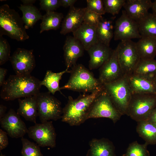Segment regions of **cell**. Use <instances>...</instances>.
<instances>
[{
	"label": "cell",
	"instance_id": "6da1fadb",
	"mask_svg": "<svg viewBox=\"0 0 156 156\" xmlns=\"http://www.w3.org/2000/svg\"><path fill=\"white\" fill-rule=\"evenodd\" d=\"M41 86V81L31 74L10 75L1 86L0 97L9 101L37 95Z\"/></svg>",
	"mask_w": 156,
	"mask_h": 156
},
{
	"label": "cell",
	"instance_id": "7a4b0ae2",
	"mask_svg": "<svg viewBox=\"0 0 156 156\" xmlns=\"http://www.w3.org/2000/svg\"><path fill=\"white\" fill-rule=\"evenodd\" d=\"M103 86L89 94H84L74 99L68 97L66 104L63 108L61 121L71 126H78L87 120L90 107L96 98L104 90Z\"/></svg>",
	"mask_w": 156,
	"mask_h": 156
},
{
	"label": "cell",
	"instance_id": "3957f363",
	"mask_svg": "<svg viewBox=\"0 0 156 156\" xmlns=\"http://www.w3.org/2000/svg\"><path fill=\"white\" fill-rule=\"evenodd\" d=\"M22 17L15 10L5 4L0 7V36L5 35L18 41L29 38Z\"/></svg>",
	"mask_w": 156,
	"mask_h": 156
},
{
	"label": "cell",
	"instance_id": "277c9868",
	"mask_svg": "<svg viewBox=\"0 0 156 156\" xmlns=\"http://www.w3.org/2000/svg\"><path fill=\"white\" fill-rule=\"evenodd\" d=\"M70 75L67 82L60 89H67L82 92L92 93L101 88L103 85L93 73L81 64L72 67Z\"/></svg>",
	"mask_w": 156,
	"mask_h": 156
},
{
	"label": "cell",
	"instance_id": "5b68a950",
	"mask_svg": "<svg viewBox=\"0 0 156 156\" xmlns=\"http://www.w3.org/2000/svg\"><path fill=\"white\" fill-rule=\"evenodd\" d=\"M103 85L105 90L116 109L122 115H127L132 93L127 76L124 75L116 81Z\"/></svg>",
	"mask_w": 156,
	"mask_h": 156
},
{
	"label": "cell",
	"instance_id": "8992f818",
	"mask_svg": "<svg viewBox=\"0 0 156 156\" xmlns=\"http://www.w3.org/2000/svg\"><path fill=\"white\" fill-rule=\"evenodd\" d=\"M156 107V94H132L127 116L137 122L146 120Z\"/></svg>",
	"mask_w": 156,
	"mask_h": 156
},
{
	"label": "cell",
	"instance_id": "52a82bcc",
	"mask_svg": "<svg viewBox=\"0 0 156 156\" xmlns=\"http://www.w3.org/2000/svg\"><path fill=\"white\" fill-rule=\"evenodd\" d=\"M36 97L38 116L41 123L61 118L63 108L60 101L49 92H40Z\"/></svg>",
	"mask_w": 156,
	"mask_h": 156
},
{
	"label": "cell",
	"instance_id": "ba28073f",
	"mask_svg": "<svg viewBox=\"0 0 156 156\" xmlns=\"http://www.w3.org/2000/svg\"><path fill=\"white\" fill-rule=\"evenodd\" d=\"M116 48L118 62L123 75L132 74L140 60L136 42L131 40L121 41Z\"/></svg>",
	"mask_w": 156,
	"mask_h": 156
},
{
	"label": "cell",
	"instance_id": "9c48e42d",
	"mask_svg": "<svg viewBox=\"0 0 156 156\" xmlns=\"http://www.w3.org/2000/svg\"><path fill=\"white\" fill-rule=\"evenodd\" d=\"M122 115L115 108L108 95L104 90L96 98L89 109L87 120L90 118H107L114 123Z\"/></svg>",
	"mask_w": 156,
	"mask_h": 156
},
{
	"label": "cell",
	"instance_id": "30bf717a",
	"mask_svg": "<svg viewBox=\"0 0 156 156\" xmlns=\"http://www.w3.org/2000/svg\"><path fill=\"white\" fill-rule=\"evenodd\" d=\"M27 134L40 146L55 147L56 134L52 121L35 124L28 128Z\"/></svg>",
	"mask_w": 156,
	"mask_h": 156
},
{
	"label": "cell",
	"instance_id": "8fae6325",
	"mask_svg": "<svg viewBox=\"0 0 156 156\" xmlns=\"http://www.w3.org/2000/svg\"><path fill=\"white\" fill-rule=\"evenodd\" d=\"M142 37L138 23L129 17L125 10L116 21L114 28V39L120 41L140 39Z\"/></svg>",
	"mask_w": 156,
	"mask_h": 156
},
{
	"label": "cell",
	"instance_id": "7c38bea8",
	"mask_svg": "<svg viewBox=\"0 0 156 156\" xmlns=\"http://www.w3.org/2000/svg\"><path fill=\"white\" fill-rule=\"evenodd\" d=\"M16 75H30L36 66L33 50L18 48L10 56V60Z\"/></svg>",
	"mask_w": 156,
	"mask_h": 156
},
{
	"label": "cell",
	"instance_id": "4fadbf2b",
	"mask_svg": "<svg viewBox=\"0 0 156 156\" xmlns=\"http://www.w3.org/2000/svg\"><path fill=\"white\" fill-rule=\"evenodd\" d=\"M1 127L12 138H22L27 133L28 129L19 115L12 109L0 119Z\"/></svg>",
	"mask_w": 156,
	"mask_h": 156
},
{
	"label": "cell",
	"instance_id": "5bb4252c",
	"mask_svg": "<svg viewBox=\"0 0 156 156\" xmlns=\"http://www.w3.org/2000/svg\"><path fill=\"white\" fill-rule=\"evenodd\" d=\"M99 73L98 79L103 85L116 81L124 75L118 62L116 48L99 68Z\"/></svg>",
	"mask_w": 156,
	"mask_h": 156
},
{
	"label": "cell",
	"instance_id": "9a60e30c",
	"mask_svg": "<svg viewBox=\"0 0 156 156\" xmlns=\"http://www.w3.org/2000/svg\"><path fill=\"white\" fill-rule=\"evenodd\" d=\"M63 50L65 64L68 69L76 64L77 60L83 55L85 50L79 41L71 36L66 37Z\"/></svg>",
	"mask_w": 156,
	"mask_h": 156
},
{
	"label": "cell",
	"instance_id": "2e32d148",
	"mask_svg": "<svg viewBox=\"0 0 156 156\" xmlns=\"http://www.w3.org/2000/svg\"><path fill=\"white\" fill-rule=\"evenodd\" d=\"M152 3L151 0H126L123 7L127 15L138 23L148 14Z\"/></svg>",
	"mask_w": 156,
	"mask_h": 156
},
{
	"label": "cell",
	"instance_id": "e0dca14e",
	"mask_svg": "<svg viewBox=\"0 0 156 156\" xmlns=\"http://www.w3.org/2000/svg\"><path fill=\"white\" fill-rule=\"evenodd\" d=\"M113 50L99 42L92 46L87 51L90 57L89 69L94 70L101 67L110 57Z\"/></svg>",
	"mask_w": 156,
	"mask_h": 156
},
{
	"label": "cell",
	"instance_id": "ac0fdd59",
	"mask_svg": "<svg viewBox=\"0 0 156 156\" xmlns=\"http://www.w3.org/2000/svg\"><path fill=\"white\" fill-rule=\"evenodd\" d=\"M85 8H76L74 6L70 7L66 16L62 24L61 34L65 35L76 30L83 22Z\"/></svg>",
	"mask_w": 156,
	"mask_h": 156
},
{
	"label": "cell",
	"instance_id": "d6986e66",
	"mask_svg": "<svg viewBox=\"0 0 156 156\" xmlns=\"http://www.w3.org/2000/svg\"><path fill=\"white\" fill-rule=\"evenodd\" d=\"M96 27L83 22L81 26L73 32V37L82 44L87 51L92 46L99 42Z\"/></svg>",
	"mask_w": 156,
	"mask_h": 156
},
{
	"label": "cell",
	"instance_id": "ffe728a7",
	"mask_svg": "<svg viewBox=\"0 0 156 156\" xmlns=\"http://www.w3.org/2000/svg\"><path fill=\"white\" fill-rule=\"evenodd\" d=\"M126 76L132 94L147 93L156 94V86L154 80L133 74Z\"/></svg>",
	"mask_w": 156,
	"mask_h": 156
},
{
	"label": "cell",
	"instance_id": "44dd1931",
	"mask_svg": "<svg viewBox=\"0 0 156 156\" xmlns=\"http://www.w3.org/2000/svg\"><path fill=\"white\" fill-rule=\"evenodd\" d=\"M19 107L17 113L26 120L36 123L38 116L36 95L18 99Z\"/></svg>",
	"mask_w": 156,
	"mask_h": 156
},
{
	"label": "cell",
	"instance_id": "7402d4cb",
	"mask_svg": "<svg viewBox=\"0 0 156 156\" xmlns=\"http://www.w3.org/2000/svg\"><path fill=\"white\" fill-rule=\"evenodd\" d=\"M89 145L86 156H115L114 145L107 139H92Z\"/></svg>",
	"mask_w": 156,
	"mask_h": 156
},
{
	"label": "cell",
	"instance_id": "603a6c76",
	"mask_svg": "<svg viewBox=\"0 0 156 156\" xmlns=\"http://www.w3.org/2000/svg\"><path fill=\"white\" fill-rule=\"evenodd\" d=\"M136 46L140 59H154L156 56V39L142 37L136 42Z\"/></svg>",
	"mask_w": 156,
	"mask_h": 156
},
{
	"label": "cell",
	"instance_id": "cb8c5ba5",
	"mask_svg": "<svg viewBox=\"0 0 156 156\" xmlns=\"http://www.w3.org/2000/svg\"><path fill=\"white\" fill-rule=\"evenodd\" d=\"M112 21L102 17L96 27V32L99 42L109 47L110 43L114 36Z\"/></svg>",
	"mask_w": 156,
	"mask_h": 156
},
{
	"label": "cell",
	"instance_id": "d4e9b609",
	"mask_svg": "<svg viewBox=\"0 0 156 156\" xmlns=\"http://www.w3.org/2000/svg\"><path fill=\"white\" fill-rule=\"evenodd\" d=\"M23 14L22 17L26 29L32 28L37 22L42 19V15L38 9L33 5L21 4L18 7Z\"/></svg>",
	"mask_w": 156,
	"mask_h": 156
},
{
	"label": "cell",
	"instance_id": "484cf974",
	"mask_svg": "<svg viewBox=\"0 0 156 156\" xmlns=\"http://www.w3.org/2000/svg\"><path fill=\"white\" fill-rule=\"evenodd\" d=\"M136 130L148 144H156V124L146 120L137 122Z\"/></svg>",
	"mask_w": 156,
	"mask_h": 156
},
{
	"label": "cell",
	"instance_id": "4316f807",
	"mask_svg": "<svg viewBox=\"0 0 156 156\" xmlns=\"http://www.w3.org/2000/svg\"><path fill=\"white\" fill-rule=\"evenodd\" d=\"M132 74L154 81L156 76V60L140 59Z\"/></svg>",
	"mask_w": 156,
	"mask_h": 156
},
{
	"label": "cell",
	"instance_id": "83f0119b",
	"mask_svg": "<svg viewBox=\"0 0 156 156\" xmlns=\"http://www.w3.org/2000/svg\"><path fill=\"white\" fill-rule=\"evenodd\" d=\"M70 72V70H68L67 68L58 73H54L51 70H47L44 79L41 81V85L45 86L49 92L53 95L57 91L61 93L59 86L60 81L64 74Z\"/></svg>",
	"mask_w": 156,
	"mask_h": 156
},
{
	"label": "cell",
	"instance_id": "f1b7e54d",
	"mask_svg": "<svg viewBox=\"0 0 156 156\" xmlns=\"http://www.w3.org/2000/svg\"><path fill=\"white\" fill-rule=\"evenodd\" d=\"M63 17L62 13L55 11L46 12L43 15L40 24V33L46 31L58 29Z\"/></svg>",
	"mask_w": 156,
	"mask_h": 156
},
{
	"label": "cell",
	"instance_id": "f546056e",
	"mask_svg": "<svg viewBox=\"0 0 156 156\" xmlns=\"http://www.w3.org/2000/svg\"><path fill=\"white\" fill-rule=\"evenodd\" d=\"M140 34L142 37L156 39V16L149 13L138 23Z\"/></svg>",
	"mask_w": 156,
	"mask_h": 156
},
{
	"label": "cell",
	"instance_id": "4dcf8cb0",
	"mask_svg": "<svg viewBox=\"0 0 156 156\" xmlns=\"http://www.w3.org/2000/svg\"><path fill=\"white\" fill-rule=\"evenodd\" d=\"M148 144L146 142L143 144H139L137 141L129 144L126 153L122 156H150L147 149Z\"/></svg>",
	"mask_w": 156,
	"mask_h": 156
},
{
	"label": "cell",
	"instance_id": "1f68e13d",
	"mask_svg": "<svg viewBox=\"0 0 156 156\" xmlns=\"http://www.w3.org/2000/svg\"><path fill=\"white\" fill-rule=\"evenodd\" d=\"M22 148V156H43L39 146L37 144L23 137L21 138Z\"/></svg>",
	"mask_w": 156,
	"mask_h": 156
},
{
	"label": "cell",
	"instance_id": "d6a6232c",
	"mask_svg": "<svg viewBox=\"0 0 156 156\" xmlns=\"http://www.w3.org/2000/svg\"><path fill=\"white\" fill-rule=\"evenodd\" d=\"M126 0H103L105 13L113 15L118 14Z\"/></svg>",
	"mask_w": 156,
	"mask_h": 156
},
{
	"label": "cell",
	"instance_id": "836d02e7",
	"mask_svg": "<svg viewBox=\"0 0 156 156\" xmlns=\"http://www.w3.org/2000/svg\"><path fill=\"white\" fill-rule=\"evenodd\" d=\"M10 46L7 40L0 36V65L10 60Z\"/></svg>",
	"mask_w": 156,
	"mask_h": 156
},
{
	"label": "cell",
	"instance_id": "e575fe53",
	"mask_svg": "<svg viewBox=\"0 0 156 156\" xmlns=\"http://www.w3.org/2000/svg\"><path fill=\"white\" fill-rule=\"evenodd\" d=\"M102 15L88 10L85 8L83 15V22L96 27L101 18Z\"/></svg>",
	"mask_w": 156,
	"mask_h": 156
},
{
	"label": "cell",
	"instance_id": "d590c367",
	"mask_svg": "<svg viewBox=\"0 0 156 156\" xmlns=\"http://www.w3.org/2000/svg\"><path fill=\"white\" fill-rule=\"evenodd\" d=\"M87 8L101 15L105 14L104 3L102 0H87Z\"/></svg>",
	"mask_w": 156,
	"mask_h": 156
},
{
	"label": "cell",
	"instance_id": "8d00e7d4",
	"mask_svg": "<svg viewBox=\"0 0 156 156\" xmlns=\"http://www.w3.org/2000/svg\"><path fill=\"white\" fill-rule=\"evenodd\" d=\"M40 9L46 12L54 11L61 6L60 0H40Z\"/></svg>",
	"mask_w": 156,
	"mask_h": 156
},
{
	"label": "cell",
	"instance_id": "74e56055",
	"mask_svg": "<svg viewBox=\"0 0 156 156\" xmlns=\"http://www.w3.org/2000/svg\"><path fill=\"white\" fill-rule=\"evenodd\" d=\"M7 133L0 129V151L6 148L8 144Z\"/></svg>",
	"mask_w": 156,
	"mask_h": 156
},
{
	"label": "cell",
	"instance_id": "f35d334b",
	"mask_svg": "<svg viewBox=\"0 0 156 156\" xmlns=\"http://www.w3.org/2000/svg\"><path fill=\"white\" fill-rule=\"evenodd\" d=\"M77 1V0H60L61 6L65 8L70 7L74 5L75 3Z\"/></svg>",
	"mask_w": 156,
	"mask_h": 156
},
{
	"label": "cell",
	"instance_id": "ab89813d",
	"mask_svg": "<svg viewBox=\"0 0 156 156\" xmlns=\"http://www.w3.org/2000/svg\"><path fill=\"white\" fill-rule=\"evenodd\" d=\"M7 70L3 68H0V86H2L5 80V76L7 74Z\"/></svg>",
	"mask_w": 156,
	"mask_h": 156
},
{
	"label": "cell",
	"instance_id": "60d3db41",
	"mask_svg": "<svg viewBox=\"0 0 156 156\" xmlns=\"http://www.w3.org/2000/svg\"><path fill=\"white\" fill-rule=\"evenodd\" d=\"M145 120L156 124V107L151 113L147 118Z\"/></svg>",
	"mask_w": 156,
	"mask_h": 156
},
{
	"label": "cell",
	"instance_id": "b9f144b4",
	"mask_svg": "<svg viewBox=\"0 0 156 156\" xmlns=\"http://www.w3.org/2000/svg\"><path fill=\"white\" fill-rule=\"evenodd\" d=\"M7 109V107L2 105H0V119L4 117L6 114L5 112Z\"/></svg>",
	"mask_w": 156,
	"mask_h": 156
},
{
	"label": "cell",
	"instance_id": "7bdbcfd3",
	"mask_svg": "<svg viewBox=\"0 0 156 156\" xmlns=\"http://www.w3.org/2000/svg\"><path fill=\"white\" fill-rule=\"evenodd\" d=\"M23 4L24 5H33L36 1V0H21Z\"/></svg>",
	"mask_w": 156,
	"mask_h": 156
},
{
	"label": "cell",
	"instance_id": "ee69618b",
	"mask_svg": "<svg viewBox=\"0 0 156 156\" xmlns=\"http://www.w3.org/2000/svg\"><path fill=\"white\" fill-rule=\"evenodd\" d=\"M151 8L152 11V14L156 16V0L152 2Z\"/></svg>",
	"mask_w": 156,
	"mask_h": 156
},
{
	"label": "cell",
	"instance_id": "f6af8a7d",
	"mask_svg": "<svg viewBox=\"0 0 156 156\" xmlns=\"http://www.w3.org/2000/svg\"><path fill=\"white\" fill-rule=\"evenodd\" d=\"M0 156H5V155L3 154L1 152V151H0Z\"/></svg>",
	"mask_w": 156,
	"mask_h": 156
},
{
	"label": "cell",
	"instance_id": "bcb514c9",
	"mask_svg": "<svg viewBox=\"0 0 156 156\" xmlns=\"http://www.w3.org/2000/svg\"><path fill=\"white\" fill-rule=\"evenodd\" d=\"M154 81L156 86V76L154 79Z\"/></svg>",
	"mask_w": 156,
	"mask_h": 156
}]
</instances>
